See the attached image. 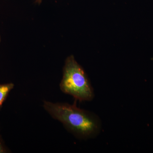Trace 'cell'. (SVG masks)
Listing matches in <instances>:
<instances>
[{
  "mask_svg": "<svg viewBox=\"0 0 153 153\" xmlns=\"http://www.w3.org/2000/svg\"><path fill=\"white\" fill-rule=\"evenodd\" d=\"M43 107L53 118L61 122L68 131L79 139L94 138L101 131V121L98 116L77 107L76 103H53L44 100Z\"/></svg>",
  "mask_w": 153,
  "mask_h": 153,
  "instance_id": "6da1fadb",
  "label": "cell"
},
{
  "mask_svg": "<svg viewBox=\"0 0 153 153\" xmlns=\"http://www.w3.org/2000/svg\"><path fill=\"white\" fill-rule=\"evenodd\" d=\"M60 88L63 93L72 96L76 100L90 101L94 97L93 87L86 73L72 55L65 60Z\"/></svg>",
  "mask_w": 153,
  "mask_h": 153,
  "instance_id": "7a4b0ae2",
  "label": "cell"
},
{
  "mask_svg": "<svg viewBox=\"0 0 153 153\" xmlns=\"http://www.w3.org/2000/svg\"><path fill=\"white\" fill-rule=\"evenodd\" d=\"M14 87L15 85L12 82L0 84V110L1 109L3 104Z\"/></svg>",
  "mask_w": 153,
  "mask_h": 153,
  "instance_id": "3957f363",
  "label": "cell"
},
{
  "mask_svg": "<svg viewBox=\"0 0 153 153\" xmlns=\"http://www.w3.org/2000/svg\"><path fill=\"white\" fill-rule=\"evenodd\" d=\"M10 152V151L6 146L0 134V153H7Z\"/></svg>",
  "mask_w": 153,
  "mask_h": 153,
  "instance_id": "277c9868",
  "label": "cell"
},
{
  "mask_svg": "<svg viewBox=\"0 0 153 153\" xmlns=\"http://www.w3.org/2000/svg\"><path fill=\"white\" fill-rule=\"evenodd\" d=\"M42 1H43V0H36V2L37 4H38L40 5V4H41V3H42Z\"/></svg>",
  "mask_w": 153,
  "mask_h": 153,
  "instance_id": "5b68a950",
  "label": "cell"
},
{
  "mask_svg": "<svg viewBox=\"0 0 153 153\" xmlns=\"http://www.w3.org/2000/svg\"><path fill=\"white\" fill-rule=\"evenodd\" d=\"M1 42V34H0V43Z\"/></svg>",
  "mask_w": 153,
  "mask_h": 153,
  "instance_id": "8992f818",
  "label": "cell"
}]
</instances>
